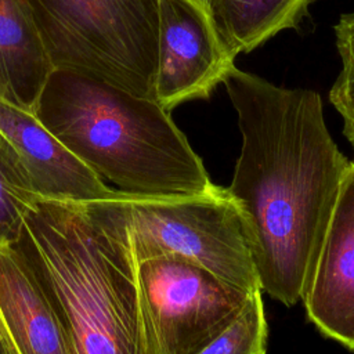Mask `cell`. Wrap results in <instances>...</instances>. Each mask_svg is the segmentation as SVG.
Masks as SVG:
<instances>
[{"mask_svg": "<svg viewBox=\"0 0 354 354\" xmlns=\"http://www.w3.org/2000/svg\"><path fill=\"white\" fill-rule=\"evenodd\" d=\"M223 84L242 134L225 188L238 207L261 292L301 300L350 160L326 127L321 95L234 66Z\"/></svg>", "mask_w": 354, "mask_h": 354, "instance_id": "cell-1", "label": "cell"}, {"mask_svg": "<svg viewBox=\"0 0 354 354\" xmlns=\"http://www.w3.org/2000/svg\"><path fill=\"white\" fill-rule=\"evenodd\" d=\"M39 275L76 354H152L124 194L39 198L15 242Z\"/></svg>", "mask_w": 354, "mask_h": 354, "instance_id": "cell-2", "label": "cell"}, {"mask_svg": "<svg viewBox=\"0 0 354 354\" xmlns=\"http://www.w3.org/2000/svg\"><path fill=\"white\" fill-rule=\"evenodd\" d=\"M33 113L120 192L185 198L216 187L170 112L156 100L77 72L54 69Z\"/></svg>", "mask_w": 354, "mask_h": 354, "instance_id": "cell-3", "label": "cell"}, {"mask_svg": "<svg viewBox=\"0 0 354 354\" xmlns=\"http://www.w3.org/2000/svg\"><path fill=\"white\" fill-rule=\"evenodd\" d=\"M54 69L155 100L159 0H25Z\"/></svg>", "mask_w": 354, "mask_h": 354, "instance_id": "cell-4", "label": "cell"}, {"mask_svg": "<svg viewBox=\"0 0 354 354\" xmlns=\"http://www.w3.org/2000/svg\"><path fill=\"white\" fill-rule=\"evenodd\" d=\"M124 198L137 261L171 254L236 288L261 290L243 220L225 188L185 198Z\"/></svg>", "mask_w": 354, "mask_h": 354, "instance_id": "cell-5", "label": "cell"}, {"mask_svg": "<svg viewBox=\"0 0 354 354\" xmlns=\"http://www.w3.org/2000/svg\"><path fill=\"white\" fill-rule=\"evenodd\" d=\"M138 285L152 354H198L239 318L254 293L171 254L138 261Z\"/></svg>", "mask_w": 354, "mask_h": 354, "instance_id": "cell-6", "label": "cell"}, {"mask_svg": "<svg viewBox=\"0 0 354 354\" xmlns=\"http://www.w3.org/2000/svg\"><path fill=\"white\" fill-rule=\"evenodd\" d=\"M212 17L191 0H159L155 100L166 111L206 100L235 66Z\"/></svg>", "mask_w": 354, "mask_h": 354, "instance_id": "cell-7", "label": "cell"}, {"mask_svg": "<svg viewBox=\"0 0 354 354\" xmlns=\"http://www.w3.org/2000/svg\"><path fill=\"white\" fill-rule=\"evenodd\" d=\"M301 301L322 335L354 353V162L343 176Z\"/></svg>", "mask_w": 354, "mask_h": 354, "instance_id": "cell-8", "label": "cell"}, {"mask_svg": "<svg viewBox=\"0 0 354 354\" xmlns=\"http://www.w3.org/2000/svg\"><path fill=\"white\" fill-rule=\"evenodd\" d=\"M0 131L21 156L40 198L90 202L115 188L72 153L32 111L0 100Z\"/></svg>", "mask_w": 354, "mask_h": 354, "instance_id": "cell-9", "label": "cell"}, {"mask_svg": "<svg viewBox=\"0 0 354 354\" xmlns=\"http://www.w3.org/2000/svg\"><path fill=\"white\" fill-rule=\"evenodd\" d=\"M0 318L15 354H76L61 314L17 243L0 242Z\"/></svg>", "mask_w": 354, "mask_h": 354, "instance_id": "cell-10", "label": "cell"}, {"mask_svg": "<svg viewBox=\"0 0 354 354\" xmlns=\"http://www.w3.org/2000/svg\"><path fill=\"white\" fill-rule=\"evenodd\" d=\"M54 66L25 0H0V100L33 112Z\"/></svg>", "mask_w": 354, "mask_h": 354, "instance_id": "cell-11", "label": "cell"}, {"mask_svg": "<svg viewBox=\"0 0 354 354\" xmlns=\"http://www.w3.org/2000/svg\"><path fill=\"white\" fill-rule=\"evenodd\" d=\"M314 0H210L212 21L238 55L285 29H296Z\"/></svg>", "mask_w": 354, "mask_h": 354, "instance_id": "cell-12", "label": "cell"}, {"mask_svg": "<svg viewBox=\"0 0 354 354\" xmlns=\"http://www.w3.org/2000/svg\"><path fill=\"white\" fill-rule=\"evenodd\" d=\"M39 198L21 156L0 131V242L18 241L24 218Z\"/></svg>", "mask_w": 354, "mask_h": 354, "instance_id": "cell-13", "label": "cell"}, {"mask_svg": "<svg viewBox=\"0 0 354 354\" xmlns=\"http://www.w3.org/2000/svg\"><path fill=\"white\" fill-rule=\"evenodd\" d=\"M266 342L267 322L259 290L239 318L198 354H266Z\"/></svg>", "mask_w": 354, "mask_h": 354, "instance_id": "cell-14", "label": "cell"}, {"mask_svg": "<svg viewBox=\"0 0 354 354\" xmlns=\"http://www.w3.org/2000/svg\"><path fill=\"white\" fill-rule=\"evenodd\" d=\"M342 69L329 91V101L343 119V134L354 148V11L344 12L333 26Z\"/></svg>", "mask_w": 354, "mask_h": 354, "instance_id": "cell-15", "label": "cell"}, {"mask_svg": "<svg viewBox=\"0 0 354 354\" xmlns=\"http://www.w3.org/2000/svg\"><path fill=\"white\" fill-rule=\"evenodd\" d=\"M0 354H15L11 340L7 335V330L1 322V318H0Z\"/></svg>", "mask_w": 354, "mask_h": 354, "instance_id": "cell-16", "label": "cell"}, {"mask_svg": "<svg viewBox=\"0 0 354 354\" xmlns=\"http://www.w3.org/2000/svg\"><path fill=\"white\" fill-rule=\"evenodd\" d=\"M210 15V0H191Z\"/></svg>", "mask_w": 354, "mask_h": 354, "instance_id": "cell-17", "label": "cell"}]
</instances>
